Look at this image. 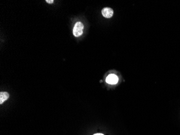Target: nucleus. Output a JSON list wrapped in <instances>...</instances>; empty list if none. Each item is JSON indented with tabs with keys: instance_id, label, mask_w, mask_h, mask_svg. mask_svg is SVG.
<instances>
[{
	"instance_id": "nucleus-6",
	"label": "nucleus",
	"mask_w": 180,
	"mask_h": 135,
	"mask_svg": "<svg viewBox=\"0 0 180 135\" xmlns=\"http://www.w3.org/2000/svg\"><path fill=\"white\" fill-rule=\"evenodd\" d=\"M104 135L103 134H102V133H96V134H94V135Z\"/></svg>"
},
{
	"instance_id": "nucleus-2",
	"label": "nucleus",
	"mask_w": 180,
	"mask_h": 135,
	"mask_svg": "<svg viewBox=\"0 0 180 135\" xmlns=\"http://www.w3.org/2000/svg\"><path fill=\"white\" fill-rule=\"evenodd\" d=\"M106 81L109 84H116L118 82V77L116 75H109L106 78Z\"/></svg>"
},
{
	"instance_id": "nucleus-3",
	"label": "nucleus",
	"mask_w": 180,
	"mask_h": 135,
	"mask_svg": "<svg viewBox=\"0 0 180 135\" xmlns=\"http://www.w3.org/2000/svg\"><path fill=\"white\" fill-rule=\"evenodd\" d=\"M101 13L104 17L106 18H111L113 15V10L111 8H104L101 11Z\"/></svg>"
},
{
	"instance_id": "nucleus-4",
	"label": "nucleus",
	"mask_w": 180,
	"mask_h": 135,
	"mask_svg": "<svg viewBox=\"0 0 180 135\" xmlns=\"http://www.w3.org/2000/svg\"><path fill=\"white\" fill-rule=\"evenodd\" d=\"M9 95L7 92H1L0 93V104H2L4 101L8 100Z\"/></svg>"
},
{
	"instance_id": "nucleus-5",
	"label": "nucleus",
	"mask_w": 180,
	"mask_h": 135,
	"mask_svg": "<svg viewBox=\"0 0 180 135\" xmlns=\"http://www.w3.org/2000/svg\"><path fill=\"white\" fill-rule=\"evenodd\" d=\"M46 2L48 3H50V4H51V3H53V0H46Z\"/></svg>"
},
{
	"instance_id": "nucleus-1",
	"label": "nucleus",
	"mask_w": 180,
	"mask_h": 135,
	"mask_svg": "<svg viewBox=\"0 0 180 135\" xmlns=\"http://www.w3.org/2000/svg\"><path fill=\"white\" fill-rule=\"evenodd\" d=\"M84 25L81 22H78L75 25L73 29V34L75 37L80 36L83 33Z\"/></svg>"
}]
</instances>
